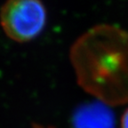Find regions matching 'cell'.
<instances>
[{
    "label": "cell",
    "mask_w": 128,
    "mask_h": 128,
    "mask_svg": "<svg viewBox=\"0 0 128 128\" xmlns=\"http://www.w3.org/2000/svg\"><path fill=\"white\" fill-rule=\"evenodd\" d=\"M70 59L79 84L104 103L128 100V33L108 24L78 38Z\"/></svg>",
    "instance_id": "6da1fadb"
},
{
    "label": "cell",
    "mask_w": 128,
    "mask_h": 128,
    "mask_svg": "<svg viewBox=\"0 0 128 128\" xmlns=\"http://www.w3.org/2000/svg\"><path fill=\"white\" fill-rule=\"evenodd\" d=\"M46 22V7L38 0H12L0 9L1 27L15 42L33 40L42 32Z\"/></svg>",
    "instance_id": "7a4b0ae2"
},
{
    "label": "cell",
    "mask_w": 128,
    "mask_h": 128,
    "mask_svg": "<svg viewBox=\"0 0 128 128\" xmlns=\"http://www.w3.org/2000/svg\"><path fill=\"white\" fill-rule=\"evenodd\" d=\"M74 128H115V118L110 108L102 102H91L79 106L74 112Z\"/></svg>",
    "instance_id": "3957f363"
},
{
    "label": "cell",
    "mask_w": 128,
    "mask_h": 128,
    "mask_svg": "<svg viewBox=\"0 0 128 128\" xmlns=\"http://www.w3.org/2000/svg\"><path fill=\"white\" fill-rule=\"evenodd\" d=\"M121 128H128V108L124 111L121 118Z\"/></svg>",
    "instance_id": "277c9868"
},
{
    "label": "cell",
    "mask_w": 128,
    "mask_h": 128,
    "mask_svg": "<svg viewBox=\"0 0 128 128\" xmlns=\"http://www.w3.org/2000/svg\"><path fill=\"white\" fill-rule=\"evenodd\" d=\"M33 128H52V127H46V126H35Z\"/></svg>",
    "instance_id": "5b68a950"
}]
</instances>
